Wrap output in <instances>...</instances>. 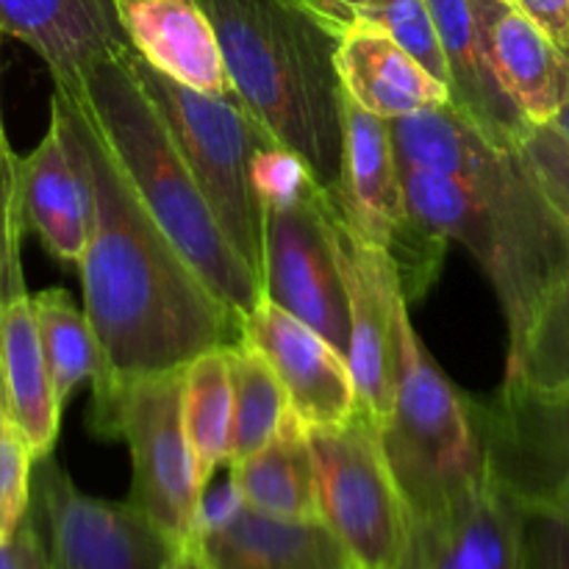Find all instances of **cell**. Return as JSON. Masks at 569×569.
<instances>
[{
  "instance_id": "obj_34",
  "label": "cell",
  "mask_w": 569,
  "mask_h": 569,
  "mask_svg": "<svg viewBox=\"0 0 569 569\" xmlns=\"http://www.w3.org/2000/svg\"><path fill=\"white\" fill-rule=\"evenodd\" d=\"M0 569H53L31 515H26L9 542L0 545Z\"/></svg>"
},
{
  "instance_id": "obj_5",
  "label": "cell",
  "mask_w": 569,
  "mask_h": 569,
  "mask_svg": "<svg viewBox=\"0 0 569 569\" xmlns=\"http://www.w3.org/2000/svg\"><path fill=\"white\" fill-rule=\"evenodd\" d=\"M122 59L159 111L217 226L261 281L264 211L256 192L253 161L272 139L270 131L239 98H217L181 87L153 70L133 48L122 50Z\"/></svg>"
},
{
  "instance_id": "obj_10",
  "label": "cell",
  "mask_w": 569,
  "mask_h": 569,
  "mask_svg": "<svg viewBox=\"0 0 569 569\" xmlns=\"http://www.w3.org/2000/svg\"><path fill=\"white\" fill-rule=\"evenodd\" d=\"M470 415L487 476L522 509L569 517V400L503 381Z\"/></svg>"
},
{
  "instance_id": "obj_17",
  "label": "cell",
  "mask_w": 569,
  "mask_h": 569,
  "mask_svg": "<svg viewBox=\"0 0 569 569\" xmlns=\"http://www.w3.org/2000/svg\"><path fill=\"white\" fill-rule=\"evenodd\" d=\"M483 50L506 98L531 126H548L569 98V53L515 0H470Z\"/></svg>"
},
{
  "instance_id": "obj_15",
  "label": "cell",
  "mask_w": 569,
  "mask_h": 569,
  "mask_svg": "<svg viewBox=\"0 0 569 569\" xmlns=\"http://www.w3.org/2000/svg\"><path fill=\"white\" fill-rule=\"evenodd\" d=\"M26 228L61 264H78L89 237V178L70 106L53 92L50 126L37 148L20 156Z\"/></svg>"
},
{
  "instance_id": "obj_26",
  "label": "cell",
  "mask_w": 569,
  "mask_h": 569,
  "mask_svg": "<svg viewBox=\"0 0 569 569\" xmlns=\"http://www.w3.org/2000/svg\"><path fill=\"white\" fill-rule=\"evenodd\" d=\"M226 359L228 381H231L228 461L237 465L276 437L289 411V398L270 365L248 342L228 345Z\"/></svg>"
},
{
  "instance_id": "obj_37",
  "label": "cell",
  "mask_w": 569,
  "mask_h": 569,
  "mask_svg": "<svg viewBox=\"0 0 569 569\" xmlns=\"http://www.w3.org/2000/svg\"><path fill=\"white\" fill-rule=\"evenodd\" d=\"M161 569H211V565L206 561L203 550H200L198 539H194V542L181 545V548H172V553L167 556Z\"/></svg>"
},
{
  "instance_id": "obj_38",
  "label": "cell",
  "mask_w": 569,
  "mask_h": 569,
  "mask_svg": "<svg viewBox=\"0 0 569 569\" xmlns=\"http://www.w3.org/2000/svg\"><path fill=\"white\" fill-rule=\"evenodd\" d=\"M567 53H569V50H567ZM550 126H553V128H559V131L565 133V137L569 139V98L565 100V106H561V109H559V114L553 117V122H550Z\"/></svg>"
},
{
  "instance_id": "obj_22",
  "label": "cell",
  "mask_w": 569,
  "mask_h": 569,
  "mask_svg": "<svg viewBox=\"0 0 569 569\" xmlns=\"http://www.w3.org/2000/svg\"><path fill=\"white\" fill-rule=\"evenodd\" d=\"M337 76L342 92L381 120L450 103L445 83L422 70L387 33L365 22H356L339 37Z\"/></svg>"
},
{
  "instance_id": "obj_33",
  "label": "cell",
  "mask_w": 569,
  "mask_h": 569,
  "mask_svg": "<svg viewBox=\"0 0 569 569\" xmlns=\"http://www.w3.org/2000/svg\"><path fill=\"white\" fill-rule=\"evenodd\" d=\"M522 569H569L567 515L522 509Z\"/></svg>"
},
{
  "instance_id": "obj_39",
  "label": "cell",
  "mask_w": 569,
  "mask_h": 569,
  "mask_svg": "<svg viewBox=\"0 0 569 569\" xmlns=\"http://www.w3.org/2000/svg\"><path fill=\"white\" fill-rule=\"evenodd\" d=\"M9 153H14L9 144V139H6V128H3V117H0V159H6Z\"/></svg>"
},
{
  "instance_id": "obj_18",
  "label": "cell",
  "mask_w": 569,
  "mask_h": 569,
  "mask_svg": "<svg viewBox=\"0 0 569 569\" xmlns=\"http://www.w3.org/2000/svg\"><path fill=\"white\" fill-rule=\"evenodd\" d=\"M326 198L359 237L383 250L409 220L389 122L348 94L342 100V172L337 192Z\"/></svg>"
},
{
  "instance_id": "obj_3",
  "label": "cell",
  "mask_w": 569,
  "mask_h": 569,
  "mask_svg": "<svg viewBox=\"0 0 569 569\" xmlns=\"http://www.w3.org/2000/svg\"><path fill=\"white\" fill-rule=\"evenodd\" d=\"M244 109L333 194L342 172V83L333 31L303 0H194Z\"/></svg>"
},
{
  "instance_id": "obj_8",
  "label": "cell",
  "mask_w": 569,
  "mask_h": 569,
  "mask_svg": "<svg viewBox=\"0 0 569 569\" xmlns=\"http://www.w3.org/2000/svg\"><path fill=\"white\" fill-rule=\"evenodd\" d=\"M183 370L133 378L122 383L114 411V439L131 453L128 503L172 545L198 539L200 495L181 422Z\"/></svg>"
},
{
  "instance_id": "obj_4",
  "label": "cell",
  "mask_w": 569,
  "mask_h": 569,
  "mask_svg": "<svg viewBox=\"0 0 569 569\" xmlns=\"http://www.w3.org/2000/svg\"><path fill=\"white\" fill-rule=\"evenodd\" d=\"M122 50L83 72L81 94L76 98H81L92 114L137 198L167 239L181 250L189 267L233 315H250L261 300L259 276L244 264L217 226L159 111L128 70Z\"/></svg>"
},
{
  "instance_id": "obj_6",
  "label": "cell",
  "mask_w": 569,
  "mask_h": 569,
  "mask_svg": "<svg viewBox=\"0 0 569 569\" xmlns=\"http://www.w3.org/2000/svg\"><path fill=\"white\" fill-rule=\"evenodd\" d=\"M378 428L409 515L431 509L487 476L470 395H461L439 370L411 317L400 322L395 403Z\"/></svg>"
},
{
  "instance_id": "obj_19",
  "label": "cell",
  "mask_w": 569,
  "mask_h": 569,
  "mask_svg": "<svg viewBox=\"0 0 569 569\" xmlns=\"http://www.w3.org/2000/svg\"><path fill=\"white\" fill-rule=\"evenodd\" d=\"M211 569H356L322 520H283L239 500L198 531Z\"/></svg>"
},
{
  "instance_id": "obj_31",
  "label": "cell",
  "mask_w": 569,
  "mask_h": 569,
  "mask_svg": "<svg viewBox=\"0 0 569 569\" xmlns=\"http://www.w3.org/2000/svg\"><path fill=\"white\" fill-rule=\"evenodd\" d=\"M31 445L22 428L0 406V545L9 542L31 506Z\"/></svg>"
},
{
  "instance_id": "obj_11",
  "label": "cell",
  "mask_w": 569,
  "mask_h": 569,
  "mask_svg": "<svg viewBox=\"0 0 569 569\" xmlns=\"http://www.w3.org/2000/svg\"><path fill=\"white\" fill-rule=\"evenodd\" d=\"M28 515L53 569H161L172 553L131 503L81 492L53 456L33 465Z\"/></svg>"
},
{
  "instance_id": "obj_35",
  "label": "cell",
  "mask_w": 569,
  "mask_h": 569,
  "mask_svg": "<svg viewBox=\"0 0 569 569\" xmlns=\"http://www.w3.org/2000/svg\"><path fill=\"white\" fill-rule=\"evenodd\" d=\"M559 48L569 50V0H515Z\"/></svg>"
},
{
  "instance_id": "obj_24",
  "label": "cell",
  "mask_w": 569,
  "mask_h": 569,
  "mask_svg": "<svg viewBox=\"0 0 569 569\" xmlns=\"http://www.w3.org/2000/svg\"><path fill=\"white\" fill-rule=\"evenodd\" d=\"M231 476L250 509L283 520H320L315 459L303 420L292 409L264 448L231 465Z\"/></svg>"
},
{
  "instance_id": "obj_20",
  "label": "cell",
  "mask_w": 569,
  "mask_h": 569,
  "mask_svg": "<svg viewBox=\"0 0 569 569\" xmlns=\"http://www.w3.org/2000/svg\"><path fill=\"white\" fill-rule=\"evenodd\" d=\"M128 44L194 92L237 98L209 17L194 0H114Z\"/></svg>"
},
{
  "instance_id": "obj_13",
  "label": "cell",
  "mask_w": 569,
  "mask_h": 569,
  "mask_svg": "<svg viewBox=\"0 0 569 569\" xmlns=\"http://www.w3.org/2000/svg\"><path fill=\"white\" fill-rule=\"evenodd\" d=\"M398 569H522V509L483 476L409 515Z\"/></svg>"
},
{
  "instance_id": "obj_28",
  "label": "cell",
  "mask_w": 569,
  "mask_h": 569,
  "mask_svg": "<svg viewBox=\"0 0 569 569\" xmlns=\"http://www.w3.org/2000/svg\"><path fill=\"white\" fill-rule=\"evenodd\" d=\"M39 345L59 406L76 395L83 381H92L98 370V348L87 315L76 306L70 292L53 287L31 295Z\"/></svg>"
},
{
  "instance_id": "obj_32",
  "label": "cell",
  "mask_w": 569,
  "mask_h": 569,
  "mask_svg": "<svg viewBox=\"0 0 569 569\" xmlns=\"http://www.w3.org/2000/svg\"><path fill=\"white\" fill-rule=\"evenodd\" d=\"M26 217L20 198V156L0 159V309L28 295L22 272V237Z\"/></svg>"
},
{
  "instance_id": "obj_21",
  "label": "cell",
  "mask_w": 569,
  "mask_h": 569,
  "mask_svg": "<svg viewBox=\"0 0 569 569\" xmlns=\"http://www.w3.org/2000/svg\"><path fill=\"white\" fill-rule=\"evenodd\" d=\"M437 26L439 48L448 67L450 106L470 120L489 142L517 150L531 122L506 98L483 50L470 0H426Z\"/></svg>"
},
{
  "instance_id": "obj_7",
  "label": "cell",
  "mask_w": 569,
  "mask_h": 569,
  "mask_svg": "<svg viewBox=\"0 0 569 569\" xmlns=\"http://www.w3.org/2000/svg\"><path fill=\"white\" fill-rule=\"evenodd\" d=\"M320 520L356 569H398L409 511L383 456L381 428L356 406L337 426H306Z\"/></svg>"
},
{
  "instance_id": "obj_27",
  "label": "cell",
  "mask_w": 569,
  "mask_h": 569,
  "mask_svg": "<svg viewBox=\"0 0 569 569\" xmlns=\"http://www.w3.org/2000/svg\"><path fill=\"white\" fill-rule=\"evenodd\" d=\"M506 381L569 400V276L539 300L520 337L509 342Z\"/></svg>"
},
{
  "instance_id": "obj_2",
  "label": "cell",
  "mask_w": 569,
  "mask_h": 569,
  "mask_svg": "<svg viewBox=\"0 0 569 569\" xmlns=\"http://www.w3.org/2000/svg\"><path fill=\"white\" fill-rule=\"evenodd\" d=\"M389 122L406 211L465 244L503 306L509 342L569 276V237L517 150L489 142L453 106Z\"/></svg>"
},
{
  "instance_id": "obj_23",
  "label": "cell",
  "mask_w": 569,
  "mask_h": 569,
  "mask_svg": "<svg viewBox=\"0 0 569 569\" xmlns=\"http://www.w3.org/2000/svg\"><path fill=\"white\" fill-rule=\"evenodd\" d=\"M0 406L22 428L33 459L53 456L61 406L39 345L31 295L0 309Z\"/></svg>"
},
{
  "instance_id": "obj_36",
  "label": "cell",
  "mask_w": 569,
  "mask_h": 569,
  "mask_svg": "<svg viewBox=\"0 0 569 569\" xmlns=\"http://www.w3.org/2000/svg\"><path fill=\"white\" fill-rule=\"evenodd\" d=\"M303 3L309 6L317 17H322L333 31L342 33L348 31L350 26H356L361 9H365L370 0H303Z\"/></svg>"
},
{
  "instance_id": "obj_9",
  "label": "cell",
  "mask_w": 569,
  "mask_h": 569,
  "mask_svg": "<svg viewBox=\"0 0 569 569\" xmlns=\"http://www.w3.org/2000/svg\"><path fill=\"white\" fill-rule=\"evenodd\" d=\"M261 298L315 328L348 359L350 322L326 192L315 181L261 203Z\"/></svg>"
},
{
  "instance_id": "obj_14",
  "label": "cell",
  "mask_w": 569,
  "mask_h": 569,
  "mask_svg": "<svg viewBox=\"0 0 569 569\" xmlns=\"http://www.w3.org/2000/svg\"><path fill=\"white\" fill-rule=\"evenodd\" d=\"M242 342L270 365L303 426H337L356 411L348 359L315 328L261 298L242 317Z\"/></svg>"
},
{
  "instance_id": "obj_25",
  "label": "cell",
  "mask_w": 569,
  "mask_h": 569,
  "mask_svg": "<svg viewBox=\"0 0 569 569\" xmlns=\"http://www.w3.org/2000/svg\"><path fill=\"white\" fill-rule=\"evenodd\" d=\"M181 422L200 487L228 461L231 437V381L226 348L209 350L183 367Z\"/></svg>"
},
{
  "instance_id": "obj_16",
  "label": "cell",
  "mask_w": 569,
  "mask_h": 569,
  "mask_svg": "<svg viewBox=\"0 0 569 569\" xmlns=\"http://www.w3.org/2000/svg\"><path fill=\"white\" fill-rule=\"evenodd\" d=\"M0 37L28 44L67 98L89 67L128 48L114 0H0Z\"/></svg>"
},
{
  "instance_id": "obj_1",
  "label": "cell",
  "mask_w": 569,
  "mask_h": 569,
  "mask_svg": "<svg viewBox=\"0 0 569 569\" xmlns=\"http://www.w3.org/2000/svg\"><path fill=\"white\" fill-rule=\"evenodd\" d=\"M59 98L70 106L89 178V237L76 264L98 348L89 426L114 439L122 383L183 370L209 350L242 342V317L206 287L150 217L81 98Z\"/></svg>"
},
{
  "instance_id": "obj_29",
  "label": "cell",
  "mask_w": 569,
  "mask_h": 569,
  "mask_svg": "<svg viewBox=\"0 0 569 569\" xmlns=\"http://www.w3.org/2000/svg\"><path fill=\"white\" fill-rule=\"evenodd\" d=\"M356 22H365V26L387 33L422 70L431 72L439 83L448 87V67H445L437 26H433L426 0H370Z\"/></svg>"
},
{
  "instance_id": "obj_12",
  "label": "cell",
  "mask_w": 569,
  "mask_h": 569,
  "mask_svg": "<svg viewBox=\"0 0 569 569\" xmlns=\"http://www.w3.org/2000/svg\"><path fill=\"white\" fill-rule=\"evenodd\" d=\"M328 220H331L339 272L348 298V365L353 372L356 406L381 426L395 403L400 322L409 317V303L400 292L398 272L387 250L359 237L331 203H328Z\"/></svg>"
},
{
  "instance_id": "obj_30",
  "label": "cell",
  "mask_w": 569,
  "mask_h": 569,
  "mask_svg": "<svg viewBox=\"0 0 569 569\" xmlns=\"http://www.w3.org/2000/svg\"><path fill=\"white\" fill-rule=\"evenodd\" d=\"M517 153L569 237V139L550 122L531 126L517 142Z\"/></svg>"
}]
</instances>
